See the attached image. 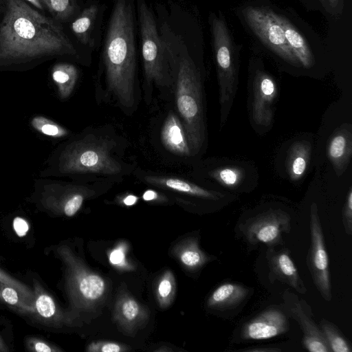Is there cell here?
Segmentation results:
<instances>
[{"instance_id":"obj_1","label":"cell","mask_w":352,"mask_h":352,"mask_svg":"<svg viewBox=\"0 0 352 352\" xmlns=\"http://www.w3.org/2000/svg\"><path fill=\"white\" fill-rule=\"evenodd\" d=\"M0 69H19L57 56L75 55L62 27L23 0H3Z\"/></svg>"},{"instance_id":"obj_2","label":"cell","mask_w":352,"mask_h":352,"mask_svg":"<svg viewBox=\"0 0 352 352\" xmlns=\"http://www.w3.org/2000/svg\"><path fill=\"white\" fill-rule=\"evenodd\" d=\"M133 0H116L103 52L107 92L124 111L136 107V52Z\"/></svg>"},{"instance_id":"obj_3","label":"cell","mask_w":352,"mask_h":352,"mask_svg":"<svg viewBox=\"0 0 352 352\" xmlns=\"http://www.w3.org/2000/svg\"><path fill=\"white\" fill-rule=\"evenodd\" d=\"M113 140L95 133H81L59 144L46 160L39 177H69L82 181L88 175L118 177L123 164L113 155Z\"/></svg>"},{"instance_id":"obj_4","label":"cell","mask_w":352,"mask_h":352,"mask_svg":"<svg viewBox=\"0 0 352 352\" xmlns=\"http://www.w3.org/2000/svg\"><path fill=\"white\" fill-rule=\"evenodd\" d=\"M161 36L175 85L177 108L184 126L191 155L194 156L201 151L206 140L200 74L180 39L168 32L167 30Z\"/></svg>"},{"instance_id":"obj_5","label":"cell","mask_w":352,"mask_h":352,"mask_svg":"<svg viewBox=\"0 0 352 352\" xmlns=\"http://www.w3.org/2000/svg\"><path fill=\"white\" fill-rule=\"evenodd\" d=\"M146 85L170 87L173 82L167 54L154 16L145 0H136Z\"/></svg>"},{"instance_id":"obj_6","label":"cell","mask_w":352,"mask_h":352,"mask_svg":"<svg viewBox=\"0 0 352 352\" xmlns=\"http://www.w3.org/2000/svg\"><path fill=\"white\" fill-rule=\"evenodd\" d=\"M211 29L219 87L220 120L226 122L238 86V59L223 19L214 15Z\"/></svg>"},{"instance_id":"obj_7","label":"cell","mask_w":352,"mask_h":352,"mask_svg":"<svg viewBox=\"0 0 352 352\" xmlns=\"http://www.w3.org/2000/svg\"><path fill=\"white\" fill-rule=\"evenodd\" d=\"M34 199L45 208L74 216L83 201L94 194L87 184L38 177L34 179Z\"/></svg>"},{"instance_id":"obj_8","label":"cell","mask_w":352,"mask_h":352,"mask_svg":"<svg viewBox=\"0 0 352 352\" xmlns=\"http://www.w3.org/2000/svg\"><path fill=\"white\" fill-rule=\"evenodd\" d=\"M243 13L250 28L265 45L289 64L300 66L285 38L281 25L273 16L272 10L250 6Z\"/></svg>"},{"instance_id":"obj_9","label":"cell","mask_w":352,"mask_h":352,"mask_svg":"<svg viewBox=\"0 0 352 352\" xmlns=\"http://www.w3.org/2000/svg\"><path fill=\"white\" fill-rule=\"evenodd\" d=\"M309 225L311 243L307 257V266L318 292L329 302L332 295L329 257L316 203H312L310 207Z\"/></svg>"},{"instance_id":"obj_10","label":"cell","mask_w":352,"mask_h":352,"mask_svg":"<svg viewBox=\"0 0 352 352\" xmlns=\"http://www.w3.org/2000/svg\"><path fill=\"white\" fill-rule=\"evenodd\" d=\"M58 252L67 267V282L72 297L85 306L98 301L106 289L103 278L85 269L67 247H60Z\"/></svg>"},{"instance_id":"obj_11","label":"cell","mask_w":352,"mask_h":352,"mask_svg":"<svg viewBox=\"0 0 352 352\" xmlns=\"http://www.w3.org/2000/svg\"><path fill=\"white\" fill-rule=\"evenodd\" d=\"M291 219L280 210H270L247 221L243 232L252 243H263L272 248L283 243L282 233L289 232Z\"/></svg>"},{"instance_id":"obj_12","label":"cell","mask_w":352,"mask_h":352,"mask_svg":"<svg viewBox=\"0 0 352 352\" xmlns=\"http://www.w3.org/2000/svg\"><path fill=\"white\" fill-rule=\"evenodd\" d=\"M283 299L287 313L299 324L302 331V343L310 352H330L320 327L315 322L312 311L305 300L289 291H285Z\"/></svg>"},{"instance_id":"obj_13","label":"cell","mask_w":352,"mask_h":352,"mask_svg":"<svg viewBox=\"0 0 352 352\" xmlns=\"http://www.w3.org/2000/svg\"><path fill=\"white\" fill-rule=\"evenodd\" d=\"M286 314L278 307H270L246 322L241 331L244 340H267L283 334L289 330Z\"/></svg>"},{"instance_id":"obj_14","label":"cell","mask_w":352,"mask_h":352,"mask_svg":"<svg viewBox=\"0 0 352 352\" xmlns=\"http://www.w3.org/2000/svg\"><path fill=\"white\" fill-rule=\"evenodd\" d=\"M253 85L252 118L257 124L269 126L273 118L277 98L276 84L269 74L257 71Z\"/></svg>"},{"instance_id":"obj_15","label":"cell","mask_w":352,"mask_h":352,"mask_svg":"<svg viewBox=\"0 0 352 352\" xmlns=\"http://www.w3.org/2000/svg\"><path fill=\"white\" fill-rule=\"evenodd\" d=\"M137 177L141 181L161 188L208 200H219L224 195L206 189L181 178L139 172Z\"/></svg>"},{"instance_id":"obj_16","label":"cell","mask_w":352,"mask_h":352,"mask_svg":"<svg viewBox=\"0 0 352 352\" xmlns=\"http://www.w3.org/2000/svg\"><path fill=\"white\" fill-rule=\"evenodd\" d=\"M266 258L271 270L270 274L276 279L287 284L300 294L307 292V288L287 249L276 251L270 248Z\"/></svg>"},{"instance_id":"obj_17","label":"cell","mask_w":352,"mask_h":352,"mask_svg":"<svg viewBox=\"0 0 352 352\" xmlns=\"http://www.w3.org/2000/svg\"><path fill=\"white\" fill-rule=\"evenodd\" d=\"M352 155V133L350 125H343L331 136L327 144L328 158L338 176L347 168Z\"/></svg>"},{"instance_id":"obj_18","label":"cell","mask_w":352,"mask_h":352,"mask_svg":"<svg viewBox=\"0 0 352 352\" xmlns=\"http://www.w3.org/2000/svg\"><path fill=\"white\" fill-rule=\"evenodd\" d=\"M160 137L163 146L170 153L182 157L192 156L184 124L174 112L167 115Z\"/></svg>"},{"instance_id":"obj_19","label":"cell","mask_w":352,"mask_h":352,"mask_svg":"<svg viewBox=\"0 0 352 352\" xmlns=\"http://www.w3.org/2000/svg\"><path fill=\"white\" fill-rule=\"evenodd\" d=\"M248 287L236 283H225L217 287L210 294L207 305L210 309L225 311L235 308L248 297Z\"/></svg>"},{"instance_id":"obj_20","label":"cell","mask_w":352,"mask_h":352,"mask_svg":"<svg viewBox=\"0 0 352 352\" xmlns=\"http://www.w3.org/2000/svg\"><path fill=\"white\" fill-rule=\"evenodd\" d=\"M273 16L281 25L285 38L300 65L309 68L314 65V57L305 39L284 16L272 11Z\"/></svg>"},{"instance_id":"obj_21","label":"cell","mask_w":352,"mask_h":352,"mask_svg":"<svg viewBox=\"0 0 352 352\" xmlns=\"http://www.w3.org/2000/svg\"><path fill=\"white\" fill-rule=\"evenodd\" d=\"M51 77L56 86L60 99H67L72 95L78 78L76 67L68 63L55 64L51 71Z\"/></svg>"},{"instance_id":"obj_22","label":"cell","mask_w":352,"mask_h":352,"mask_svg":"<svg viewBox=\"0 0 352 352\" xmlns=\"http://www.w3.org/2000/svg\"><path fill=\"white\" fill-rule=\"evenodd\" d=\"M311 155V144L305 141L295 142L289 148L287 170L292 181L300 179L305 173Z\"/></svg>"},{"instance_id":"obj_23","label":"cell","mask_w":352,"mask_h":352,"mask_svg":"<svg viewBox=\"0 0 352 352\" xmlns=\"http://www.w3.org/2000/svg\"><path fill=\"white\" fill-rule=\"evenodd\" d=\"M115 313L119 323L126 328L135 327L146 316L142 306L135 299L127 296L118 300Z\"/></svg>"},{"instance_id":"obj_24","label":"cell","mask_w":352,"mask_h":352,"mask_svg":"<svg viewBox=\"0 0 352 352\" xmlns=\"http://www.w3.org/2000/svg\"><path fill=\"white\" fill-rule=\"evenodd\" d=\"M178 256L182 263L190 270H198L210 259L194 239H190L182 245Z\"/></svg>"},{"instance_id":"obj_25","label":"cell","mask_w":352,"mask_h":352,"mask_svg":"<svg viewBox=\"0 0 352 352\" xmlns=\"http://www.w3.org/2000/svg\"><path fill=\"white\" fill-rule=\"evenodd\" d=\"M319 327L325 338L330 352H351L350 342L333 323L322 320Z\"/></svg>"},{"instance_id":"obj_26","label":"cell","mask_w":352,"mask_h":352,"mask_svg":"<svg viewBox=\"0 0 352 352\" xmlns=\"http://www.w3.org/2000/svg\"><path fill=\"white\" fill-rule=\"evenodd\" d=\"M98 13L95 5L86 8L80 15L72 23V30L78 39L85 45L89 41L90 33Z\"/></svg>"},{"instance_id":"obj_27","label":"cell","mask_w":352,"mask_h":352,"mask_svg":"<svg viewBox=\"0 0 352 352\" xmlns=\"http://www.w3.org/2000/svg\"><path fill=\"white\" fill-rule=\"evenodd\" d=\"M30 125L38 133L52 138H63L69 134L66 128L43 116L32 118Z\"/></svg>"},{"instance_id":"obj_28","label":"cell","mask_w":352,"mask_h":352,"mask_svg":"<svg viewBox=\"0 0 352 352\" xmlns=\"http://www.w3.org/2000/svg\"><path fill=\"white\" fill-rule=\"evenodd\" d=\"M34 308L43 318L52 320L57 316V308L54 300L38 285L35 286Z\"/></svg>"},{"instance_id":"obj_29","label":"cell","mask_w":352,"mask_h":352,"mask_svg":"<svg viewBox=\"0 0 352 352\" xmlns=\"http://www.w3.org/2000/svg\"><path fill=\"white\" fill-rule=\"evenodd\" d=\"M175 281L170 271H166L160 278L157 287V297L161 307L168 306L174 297Z\"/></svg>"},{"instance_id":"obj_30","label":"cell","mask_w":352,"mask_h":352,"mask_svg":"<svg viewBox=\"0 0 352 352\" xmlns=\"http://www.w3.org/2000/svg\"><path fill=\"white\" fill-rule=\"evenodd\" d=\"M0 298L5 302L18 309L27 311L35 312L34 306L30 303L16 289L0 283Z\"/></svg>"},{"instance_id":"obj_31","label":"cell","mask_w":352,"mask_h":352,"mask_svg":"<svg viewBox=\"0 0 352 352\" xmlns=\"http://www.w3.org/2000/svg\"><path fill=\"white\" fill-rule=\"evenodd\" d=\"M210 176L221 184L234 187L240 183L243 177L242 170L236 167H223L212 170Z\"/></svg>"},{"instance_id":"obj_32","label":"cell","mask_w":352,"mask_h":352,"mask_svg":"<svg viewBox=\"0 0 352 352\" xmlns=\"http://www.w3.org/2000/svg\"><path fill=\"white\" fill-rule=\"evenodd\" d=\"M51 14L58 19H66L74 12V0H41Z\"/></svg>"},{"instance_id":"obj_33","label":"cell","mask_w":352,"mask_h":352,"mask_svg":"<svg viewBox=\"0 0 352 352\" xmlns=\"http://www.w3.org/2000/svg\"><path fill=\"white\" fill-rule=\"evenodd\" d=\"M0 283L16 289L30 303L34 306V293L17 280L0 270Z\"/></svg>"},{"instance_id":"obj_34","label":"cell","mask_w":352,"mask_h":352,"mask_svg":"<svg viewBox=\"0 0 352 352\" xmlns=\"http://www.w3.org/2000/svg\"><path fill=\"white\" fill-rule=\"evenodd\" d=\"M342 222L349 235L352 234V188H349L342 210Z\"/></svg>"},{"instance_id":"obj_35","label":"cell","mask_w":352,"mask_h":352,"mask_svg":"<svg viewBox=\"0 0 352 352\" xmlns=\"http://www.w3.org/2000/svg\"><path fill=\"white\" fill-rule=\"evenodd\" d=\"M124 350V346L113 342H93L87 349V351L91 352H120Z\"/></svg>"},{"instance_id":"obj_36","label":"cell","mask_w":352,"mask_h":352,"mask_svg":"<svg viewBox=\"0 0 352 352\" xmlns=\"http://www.w3.org/2000/svg\"><path fill=\"white\" fill-rule=\"evenodd\" d=\"M13 228L16 234L19 236L22 237L27 234L29 230V225L25 219L17 217L13 221Z\"/></svg>"},{"instance_id":"obj_37","label":"cell","mask_w":352,"mask_h":352,"mask_svg":"<svg viewBox=\"0 0 352 352\" xmlns=\"http://www.w3.org/2000/svg\"><path fill=\"white\" fill-rule=\"evenodd\" d=\"M241 351H245V352H278L281 350L278 348H274V347H255V348H250V349H242Z\"/></svg>"},{"instance_id":"obj_38","label":"cell","mask_w":352,"mask_h":352,"mask_svg":"<svg viewBox=\"0 0 352 352\" xmlns=\"http://www.w3.org/2000/svg\"><path fill=\"white\" fill-rule=\"evenodd\" d=\"M159 198L160 195L158 192L150 189L144 191L142 195V199L146 201L157 200Z\"/></svg>"},{"instance_id":"obj_39","label":"cell","mask_w":352,"mask_h":352,"mask_svg":"<svg viewBox=\"0 0 352 352\" xmlns=\"http://www.w3.org/2000/svg\"><path fill=\"white\" fill-rule=\"evenodd\" d=\"M123 258V253L120 250H116L111 254L110 261L113 264L117 265L120 264L122 261Z\"/></svg>"},{"instance_id":"obj_40","label":"cell","mask_w":352,"mask_h":352,"mask_svg":"<svg viewBox=\"0 0 352 352\" xmlns=\"http://www.w3.org/2000/svg\"><path fill=\"white\" fill-rule=\"evenodd\" d=\"M34 351L38 352H51L53 349L46 343L38 341L34 344Z\"/></svg>"},{"instance_id":"obj_41","label":"cell","mask_w":352,"mask_h":352,"mask_svg":"<svg viewBox=\"0 0 352 352\" xmlns=\"http://www.w3.org/2000/svg\"><path fill=\"white\" fill-rule=\"evenodd\" d=\"M138 199V197L133 195H129L123 199L124 205L130 206L134 205Z\"/></svg>"},{"instance_id":"obj_42","label":"cell","mask_w":352,"mask_h":352,"mask_svg":"<svg viewBox=\"0 0 352 352\" xmlns=\"http://www.w3.org/2000/svg\"><path fill=\"white\" fill-rule=\"evenodd\" d=\"M322 1L327 3L332 7H336L339 5H342V0H321Z\"/></svg>"},{"instance_id":"obj_43","label":"cell","mask_w":352,"mask_h":352,"mask_svg":"<svg viewBox=\"0 0 352 352\" xmlns=\"http://www.w3.org/2000/svg\"><path fill=\"white\" fill-rule=\"evenodd\" d=\"M30 2L32 6L38 9L43 10V6L41 0H26Z\"/></svg>"}]
</instances>
